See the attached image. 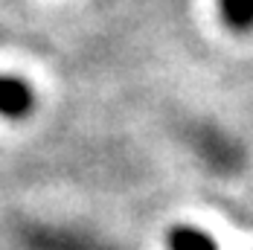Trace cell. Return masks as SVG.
<instances>
[{
	"instance_id": "6da1fadb",
	"label": "cell",
	"mask_w": 253,
	"mask_h": 250,
	"mask_svg": "<svg viewBox=\"0 0 253 250\" xmlns=\"http://www.w3.org/2000/svg\"><path fill=\"white\" fill-rule=\"evenodd\" d=\"M35 93L18 76H0V117L9 120H21L32 111Z\"/></svg>"
},
{
	"instance_id": "7a4b0ae2",
	"label": "cell",
	"mask_w": 253,
	"mask_h": 250,
	"mask_svg": "<svg viewBox=\"0 0 253 250\" xmlns=\"http://www.w3.org/2000/svg\"><path fill=\"white\" fill-rule=\"evenodd\" d=\"M169 250H218V248L204 230L183 224L169 230Z\"/></svg>"
},
{
	"instance_id": "3957f363",
	"label": "cell",
	"mask_w": 253,
	"mask_h": 250,
	"mask_svg": "<svg viewBox=\"0 0 253 250\" xmlns=\"http://www.w3.org/2000/svg\"><path fill=\"white\" fill-rule=\"evenodd\" d=\"M221 18L233 32H251L253 29V0H218Z\"/></svg>"
}]
</instances>
